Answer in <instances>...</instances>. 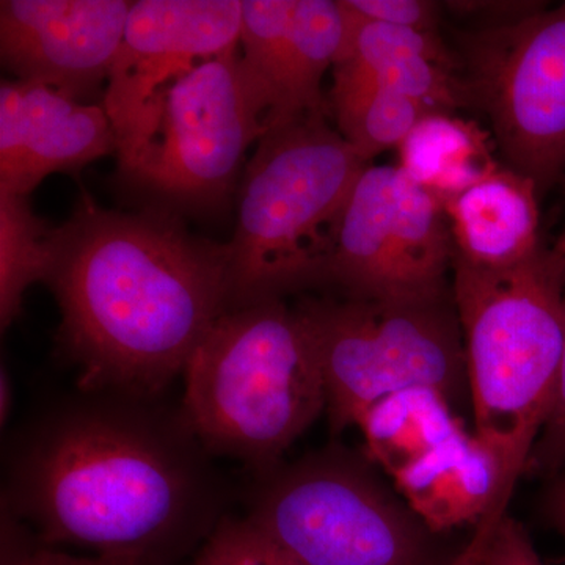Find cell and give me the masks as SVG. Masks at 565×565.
Here are the masks:
<instances>
[{"mask_svg":"<svg viewBox=\"0 0 565 565\" xmlns=\"http://www.w3.org/2000/svg\"><path fill=\"white\" fill-rule=\"evenodd\" d=\"M158 396L81 388L18 438L3 514L43 544L169 565L222 522L210 452Z\"/></svg>","mask_w":565,"mask_h":565,"instance_id":"1","label":"cell"},{"mask_svg":"<svg viewBox=\"0 0 565 565\" xmlns=\"http://www.w3.org/2000/svg\"><path fill=\"white\" fill-rule=\"evenodd\" d=\"M228 262V244L196 236L177 212L81 195L46 280L81 388L159 396L230 310Z\"/></svg>","mask_w":565,"mask_h":565,"instance_id":"2","label":"cell"},{"mask_svg":"<svg viewBox=\"0 0 565 565\" xmlns=\"http://www.w3.org/2000/svg\"><path fill=\"white\" fill-rule=\"evenodd\" d=\"M103 106L117 137L120 180L180 215L228 204L269 117L239 44L192 61H117Z\"/></svg>","mask_w":565,"mask_h":565,"instance_id":"3","label":"cell"},{"mask_svg":"<svg viewBox=\"0 0 565 565\" xmlns=\"http://www.w3.org/2000/svg\"><path fill=\"white\" fill-rule=\"evenodd\" d=\"M452 294L475 434L500 467L497 503L476 526L493 531L509 514L555 401L564 349L565 259L545 245L505 269H481L455 256Z\"/></svg>","mask_w":565,"mask_h":565,"instance_id":"4","label":"cell"},{"mask_svg":"<svg viewBox=\"0 0 565 565\" xmlns=\"http://www.w3.org/2000/svg\"><path fill=\"white\" fill-rule=\"evenodd\" d=\"M329 118L275 126L245 163L228 243L230 310L326 286L345 204L371 166Z\"/></svg>","mask_w":565,"mask_h":565,"instance_id":"5","label":"cell"},{"mask_svg":"<svg viewBox=\"0 0 565 565\" xmlns=\"http://www.w3.org/2000/svg\"><path fill=\"white\" fill-rule=\"evenodd\" d=\"M182 375L180 412L193 437L263 473L327 412L313 343L285 299L225 311Z\"/></svg>","mask_w":565,"mask_h":565,"instance_id":"6","label":"cell"},{"mask_svg":"<svg viewBox=\"0 0 565 565\" xmlns=\"http://www.w3.org/2000/svg\"><path fill=\"white\" fill-rule=\"evenodd\" d=\"M313 343L333 433L356 426L371 405L427 386L452 404L467 396V363L455 294L382 300L307 296L296 305Z\"/></svg>","mask_w":565,"mask_h":565,"instance_id":"7","label":"cell"},{"mask_svg":"<svg viewBox=\"0 0 565 565\" xmlns=\"http://www.w3.org/2000/svg\"><path fill=\"white\" fill-rule=\"evenodd\" d=\"M397 494L370 465L327 449L264 471L245 520L294 565L448 564Z\"/></svg>","mask_w":565,"mask_h":565,"instance_id":"8","label":"cell"},{"mask_svg":"<svg viewBox=\"0 0 565 565\" xmlns=\"http://www.w3.org/2000/svg\"><path fill=\"white\" fill-rule=\"evenodd\" d=\"M467 107L486 115L501 162L544 195L565 170V2L457 35Z\"/></svg>","mask_w":565,"mask_h":565,"instance_id":"9","label":"cell"},{"mask_svg":"<svg viewBox=\"0 0 565 565\" xmlns=\"http://www.w3.org/2000/svg\"><path fill=\"white\" fill-rule=\"evenodd\" d=\"M445 206L397 166H367L345 204L326 286L353 299H433L452 291Z\"/></svg>","mask_w":565,"mask_h":565,"instance_id":"10","label":"cell"},{"mask_svg":"<svg viewBox=\"0 0 565 565\" xmlns=\"http://www.w3.org/2000/svg\"><path fill=\"white\" fill-rule=\"evenodd\" d=\"M132 2L2 0L0 57L17 81L46 85L90 103L125 40Z\"/></svg>","mask_w":565,"mask_h":565,"instance_id":"11","label":"cell"},{"mask_svg":"<svg viewBox=\"0 0 565 565\" xmlns=\"http://www.w3.org/2000/svg\"><path fill=\"white\" fill-rule=\"evenodd\" d=\"M348 35L340 0H243L241 55L269 106L267 131L300 117H330L322 81Z\"/></svg>","mask_w":565,"mask_h":565,"instance_id":"12","label":"cell"},{"mask_svg":"<svg viewBox=\"0 0 565 565\" xmlns=\"http://www.w3.org/2000/svg\"><path fill=\"white\" fill-rule=\"evenodd\" d=\"M111 152L117 137L103 104L46 85L0 84V191L29 196L50 174L77 172Z\"/></svg>","mask_w":565,"mask_h":565,"instance_id":"13","label":"cell"},{"mask_svg":"<svg viewBox=\"0 0 565 565\" xmlns=\"http://www.w3.org/2000/svg\"><path fill=\"white\" fill-rule=\"evenodd\" d=\"M539 196L530 178L504 166L446 203L456 258L481 269H505L533 258L544 247Z\"/></svg>","mask_w":565,"mask_h":565,"instance_id":"14","label":"cell"},{"mask_svg":"<svg viewBox=\"0 0 565 565\" xmlns=\"http://www.w3.org/2000/svg\"><path fill=\"white\" fill-rule=\"evenodd\" d=\"M397 493L435 534L478 526L492 512L501 473L478 435L460 430L393 476Z\"/></svg>","mask_w":565,"mask_h":565,"instance_id":"15","label":"cell"},{"mask_svg":"<svg viewBox=\"0 0 565 565\" xmlns=\"http://www.w3.org/2000/svg\"><path fill=\"white\" fill-rule=\"evenodd\" d=\"M241 29V0H139L131 3L117 61L211 57L237 46Z\"/></svg>","mask_w":565,"mask_h":565,"instance_id":"16","label":"cell"},{"mask_svg":"<svg viewBox=\"0 0 565 565\" xmlns=\"http://www.w3.org/2000/svg\"><path fill=\"white\" fill-rule=\"evenodd\" d=\"M397 152V167L405 177L444 206L504 167L492 132L455 111H430Z\"/></svg>","mask_w":565,"mask_h":565,"instance_id":"17","label":"cell"},{"mask_svg":"<svg viewBox=\"0 0 565 565\" xmlns=\"http://www.w3.org/2000/svg\"><path fill=\"white\" fill-rule=\"evenodd\" d=\"M356 426L366 441L367 459L390 478L465 429L455 404L427 386L382 397L364 412Z\"/></svg>","mask_w":565,"mask_h":565,"instance_id":"18","label":"cell"},{"mask_svg":"<svg viewBox=\"0 0 565 565\" xmlns=\"http://www.w3.org/2000/svg\"><path fill=\"white\" fill-rule=\"evenodd\" d=\"M57 226L32 210L29 196L0 191V326L2 332L22 310L25 291L46 282Z\"/></svg>","mask_w":565,"mask_h":565,"instance_id":"19","label":"cell"},{"mask_svg":"<svg viewBox=\"0 0 565 565\" xmlns=\"http://www.w3.org/2000/svg\"><path fill=\"white\" fill-rule=\"evenodd\" d=\"M332 71L333 84L327 95L330 111L371 92L399 93L445 111L467 107L459 73L427 58H404L373 66L343 62Z\"/></svg>","mask_w":565,"mask_h":565,"instance_id":"20","label":"cell"},{"mask_svg":"<svg viewBox=\"0 0 565 565\" xmlns=\"http://www.w3.org/2000/svg\"><path fill=\"white\" fill-rule=\"evenodd\" d=\"M435 110L399 93L371 92L330 111V117L356 154L370 163L384 151L399 150L415 126Z\"/></svg>","mask_w":565,"mask_h":565,"instance_id":"21","label":"cell"},{"mask_svg":"<svg viewBox=\"0 0 565 565\" xmlns=\"http://www.w3.org/2000/svg\"><path fill=\"white\" fill-rule=\"evenodd\" d=\"M341 6L348 13L349 35L338 63L373 66L422 57L459 71L456 51L441 40L440 33L363 21L345 7L344 0Z\"/></svg>","mask_w":565,"mask_h":565,"instance_id":"22","label":"cell"},{"mask_svg":"<svg viewBox=\"0 0 565 565\" xmlns=\"http://www.w3.org/2000/svg\"><path fill=\"white\" fill-rule=\"evenodd\" d=\"M192 565H294L245 519H223Z\"/></svg>","mask_w":565,"mask_h":565,"instance_id":"23","label":"cell"},{"mask_svg":"<svg viewBox=\"0 0 565 565\" xmlns=\"http://www.w3.org/2000/svg\"><path fill=\"white\" fill-rule=\"evenodd\" d=\"M0 565H151L128 557L76 555L43 544L21 523L2 512Z\"/></svg>","mask_w":565,"mask_h":565,"instance_id":"24","label":"cell"},{"mask_svg":"<svg viewBox=\"0 0 565 565\" xmlns=\"http://www.w3.org/2000/svg\"><path fill=\"white\" fill-rule=\"evenodd\" d=\"M360 20L438 33L441 3L430 0H344Z\"/></svg>","mask_w":565,"mask_h":565,"instance_id":"25","label":"cell"},{"mask_svg":"<svg viewBox=\"0 0 565 565\" xmlns=\"http://www.w3.org/2000/svg\"><path fill=\"white\" fill-rule=\"evenodd\" d=\"M527 467L537 468L541 473L556 476L565 471V332L555 401Z\"/></svg>","mask_w":565,"mask_h":565,"instance_id":"26","label":"cell"},{"mask_svg":"<svg viewBox=\"0 0 565 565\" xmlns=\"http://www.w3.org/2000/svg\"><path fill=\"white\" fill-rule=\"evenodd\" d=\"M487 565H545L535 552L525 527L508 514L493 531L487 548Z\"/></svg>","mask_w":565,"mask_h":565,"instance_id":"27","label":"cell"},{"mask_svg":"<svg viewBox=\"0 0 565 565\" xmlns=\"http://www.w3.org/2000/svg\"><path fill=\"white\" fill-rule=\"evenodd\" d=\"M544 2H446L444 9L452 11L456 17L471 18L481 22V29L500 28L531 17L544 9Z\"/></svg>","mask_w":565,"mask_h":565,"instance_id":"28","label":"cell"},{"mask_svg":"<svg viewBox=\"0 0 565 565\" xmlns=\"http://www.w3.org/2000/svg\"><path fill=\"white\" fill-rule=\"evenodd\" d=\"M492 534H482L475 531L473 537L446 565H487V548Z\"/></svg>","mask_w":565,"mask_h":565,"instance_id":"29","label":"cell"},{"mask_svg":"<svg viewBox=\"0 0 565 565\" xmlns=\"http://www.w3.org/2000/svg\"><path fill=\"white\" fill-rule=\"evenodd\" d=\"M546 512L553 525L565 539V471L557 475L555 484L546 497Z\"/></svg>","mask_w":565,"mask_h":565,"instance_id":"30","label":"cell"},{"mask_svg":"<svg viewBox=\"0 0 565 565\" xmlns=\"http://www.w3.org/2000/svg\"><path fill=\"white\" fill-rule=\"evenodd\" d=\"M11 404H13V384H11L9 371L2 367V373H0V419H2V424L9 422Z\"/></svg>","mask_w":565,"mask_h":565,"instance_id":"31","label":"cell"},{"mask_svg":"<svg viewBox=\"0 0 565 565\" xmlns=\"http://www.w3.org/2000/svg\"><path fill=\"white\" fill-rule=\"evenodd\" d=\"M553 248H555V250L565 259V228L564 232L561 233L559 239H557L556 244L553 245Z\"/></svg>","mask_w":565,"mask_h":565,"instance_id":"32","label":"cell"}]
</instances>
